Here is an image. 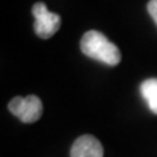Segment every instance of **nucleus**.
<instances>
[{
  "label": "nucleus",
  "instance_id": "1",
  "mask_svg": "<svg viewBox=\"0 0 157 157\" xmlns=\"http://www.w3.org/2000/svg\"><path fill=\"white\" fill-rule=\"evenodd\" d=\"M80 48L84 55L107 66H117L121 63V50L110 42L104 34L97 30L86 32L81 38Z\"/></svg>",
  "mask_w": 157,
  "mask_h": 157
},
{
  "label": "nucleus",
  "instance_id": "2",
  "mask_svg": "<svg viewBox=\"0 0 157 157\" xmlns=\"http://www.w3.org/2000/svg\"><path fill=\"white\" fill-rule=\"evenodd\" d=\"M8 110L22 123H34L42 117L43 106L41 98L30 94L26 97H14L8 104Z\"/></svg>",
  "mask_w": 157,
  "mask_h": 157
},
{
  "label": "nucleus",
  "instance_id": "3",
  "mask_svg": "<svg viewBox=\"0 0 157 157\" xmlns=\"http://www.w3.org/2000/svg\"><path fill=\"white\" fill-rule=\"evenodd\" d=\"M32 13L34 16V32L42 39H48L60 28V16L47 9L46 4L38 2L33 6Z\"/></svg>",
  "mask_w": 157,
  "mask_h": 157
},
{
  "label": "nucleus",
  "instance_id": "4",
  "mask_svg": "<svg viewBox=\"0 0 157 157\" xmlns=\"http://www.w3.org/2000/svg\"><path fill=\"white\" fill-rule=\"evenodd\" d=\"M71 157H104L101 141L93 135H81L73 141L70 152Z\"/></svg>",
  "mask_w": 157,
  "mask_h": 157
},
{
  "label": "nucleus",
  "instance_id": "5",
  "mask_svg": "<svg viewBox=\"0 0 157 157\" xmlns=\"http://www.w3.org/2000/svg\"><path fill=\"white\" fill-rule=\"evenodd\" d=\"M141 97L148 104V107L157 115V78H147L140 85Z\"/></svg>",
  "mask_w": 157,
  "mask_h": 157
},
{
  "label": "nucleus",
  "instance_id": "6",
  "mask_svg": "<svg viewBox=\"0 0 157 157\" xmlns=\"http://www.w3.org/2000/svg\"><path fill=\"white\" fill-rule=\"evenodd\" d=\"M147 8H148V13L151 14L152 20H153L155 24L157 25V0H149Z\"/></svg>",
  "mask_w": 157,
  "mask_h": 157
}]
</instances>
